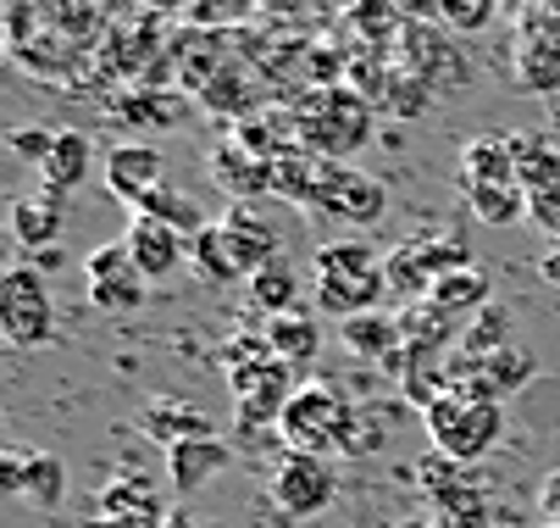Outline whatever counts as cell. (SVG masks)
<instances>
[{
	"mask_svg": "<svg viewBox=\"0 0 560 528\" xmlns=\"http://www.w3.org/2000/svg\"><path fill=\"white\" fill-rule=\"evenodd\" d=\"M272 79L245 56V50H233L211 79L195 90V101L206 106V112H217V117H228L233 128L238 123H250V117H261V106H267V95H278V90H267Z\"/></svg>",
	"mask_w": 560,
	"mask_h": 528,
	"instance_id": "cell-7",
	"label": "cell"
},
{
	"mask_svg": "<svg viewBox=\"0 0 560 528\" xmlns=\"http://www.w3.org/2000/svg\"><path fill=\"white\" fill-rule=\"evenodd\" d=\"M222 234H228L233 262L245 267V278H256L267 262L283 256V251H278V229L267 222V211H256V200H250V206H228V211H222Z\"/></svg>",
	"mask_w": 560,
	"mask_h": 528,
	"instance_id": "cell-12",
	"label": "cell"
},
{
	"mask_svg": "<svg viewBox=\"0 0 560 528\" xmlns=\"http://www.w3.org/2000/svg\"><path fill=\"white\" fill-rule=\"evenodd\" d=\"M399 329H406V345L411 351H428V356H444L450 345V312H439L433 300H422V307L399 312Z\"/></svg>",
	"mask_w": 560,
	"mask_h": 528,
	"instance_id": "cell-33",
	"label": "cell"
},
{
	"mask_svg": "<svg viewBox=\"0 0 560 528\" xmlns=\"http://www.w3.org/2000/svg\"><path fill=\"white\" fill-rule=\"evenodd\" d=\"M222 468H228V445H222V439H178V445L167 450V479H173L178 495L206 490Z\"/></svg>",
	"mask_w": 560,
	"mask_h": 528,
	"instance_id": "cell-17",
	"label": "cell"
},
{
	"mask_svg": "<svg viewBox=\"0 0 560 528\" xmlns=\"http://www.w3.org/2000/svg\"><path fill=\"white\" fill-rule=\"evenodd\" d=\"M466 206L489 229H516L527 217V190L522 184H466Z\"/></svg>",
	"mask_w": 560,
	"mask_h": 528,
	"instance_id": "cell-26",
	"label": "cell"
},
{
	"mask_svg": "<svg viewBox=\"0 0 560 528\" xmlns=\"http://www.w3.org/2000/svg\"><path fill=\"white\" fill-rule=\"evenodd\" d=\"M7 150L28 168H45V157L56 150V128H18V134H7Z\"/></svg>",
	"mask_w": 560,
	"mask_h": 528,
	"instance_id": "cell-41",
	"label": "cell"
},
{
	"mask_svg": "<svg viewBox=\"0 0 560 528\" xmlns=\"http://www.w3.org/2000/svg\"><path fill=\"white\" fill-rule=\"evenodd\" d=\"M417 479L439 501L444 528H489V495L460 473V462H450V457H439V450H433V457L417 468Z\"/></svg>",
	"mask_w": 560,
	"mask_h": 528,
	"instance_id": "cell-10",
	"label": "cell"
},
{
	"mask_svg": "<svg viewBox=\"0 0 560 528\" xmlns=\"http://www.w3.org/2000/svg\"><path fill=\"white\" fill-rule=\"evenodd\" d=\"M217 361H222V372H228V384H233V379H245V372H256V367L278 361V351L267 345V334H233V340H222Z\"/></svg>",
	"mask_w": 560,
	"mask_h": 528,
	"instance_id": "cell-35",
	"label": "cell"
},
{
	"mask_svg": "<svg viewBox=\"0 0 560 528\" xmlns=\"http://www.w3.org/2000/svg\"><path fill=\"white\" fill-rule=\"evenodd\" d=\"M267 345L278 351V361H289V367H305L316 351H323V329H316V318L311 312H283V318H267Z\"/></svg>",
	"mask_w": 560,
	"mask_h": 528,
	"instance_id": "cell-20",
	"label": "cell"
},
{
	"mask_svg": "<svg viewBox=\"0 0 560 528\" xmlns=\"http://www.w3.org/2000/svg\"><path fill=\"white\" fill-rule=\"evenodd\" d=\"M538 512H544V528H560V473H549V479H544Z\"/></svg>",
	"mask_w": 560,
	"mask_h": 528,
	"instance_id": "cell-45",
	"label": "cell"
},
{
	"mask_svg": "<svg viewBox=\"0 0 560 528\" xmlns=\"http://www.w3.org/2000/svg\"><path fill=\"white\" fill-rule=\"evenodd\" d=\"M411 256L428 267V278H433V284H439V278H450V273H460V267H471L466 240H444V234H422V240H411Z\"/></svg>",
	"mask_w": 560,
	"mask_h": 528,
	"instance_id": "cell-36",
	"label": "cell"
},
{
	"mask_svg": "<svg viewBox=\"0 0 560 528\" xmlns=\"http://www.w3.org/2000/svg\"><path fill=\"white\" fill-rule=\"evenodd\" d=\"M50 329H56V300L45 289V273L7 267V278H0V334L23 351H34L50 340Z\"/></svg>",
	"mask_w": 560,
	"mask_h": 528,
	"instance_id": "cell-6",
	"label": "cell"
},
{
	"mask_svg": "<svg viewBox=\"0 0 560 528\" xmlns=\"http://www.w3.org/2000/svg\"><path fill=\"white\" fill-rule=\"evenodd\" d=\"M533 372H538V361H533L522 345H511V351H494V356H477V372H471L466 384H483L494 401H505L511 390H522V384L533 379ZM455 390H460V384H455Z\"/></svg>",
	"mask_w": 560,
	"mask_h": 528,
	"instance_id": "cell-22",
	"label": "cell"
},
{
	"mask_svg": "<svg viewBox=\"0 0 560 528\" xmlns=\"http://www.w3.org/2000/svg\"><path fill=\"white\" fill-rule=\"evenodd\" d=\"M23 468H28V450H7L0 457V490L7 495H23Z\"/></svg>",
	"mask_w": 560,
	"mask_h": 528,
	"instance_id": "cell-44",
	"label": "cell"
},
{
	"mask_svg": "<svg viewBox=\"0 0 560 528\" xmlns=\"http://www.w3.org/2000/svg\"><path fill=\"white\" fill-rule=\"evenodd\" d=\"M95 517H155V523H167L162 501H155V490L144 479H112L101 490V512Z\"/></svg>",
	"mask_w": 560,
	"mask_h": 528,
	"instance_id": "cell-30",
	"label": "cell"
},
{
	"mask_svg": "<svg viewBox=\"0 0 560 528\" xmlns=\"http://www.w3.org/2000/svg\"><path fill=\"white\" fill-rule=\"evenodd\" d=\"M112 112L122 117V123H133V128H167L178 112H184V95H173V90H128V95H117L112 101Z\"/></svg>",
	"mask_w": 560,
	"mask_h": 528,
	"instance_id": "cell-28",
	"label": "cell"
},
{
	"mask_svg": "<svg viewBox=\"0 0 560 528\" xmlns=\"http://www.w3.org/2000/svg\"><path fill=\"white\" fill-rule=\"evenodd\" d=\"M527 217L538 222V229H549V234H560V173H555L549 184H538V190H527Z\"/></svg>",
	"mask_w": 560,
	"mask_h": 528,
	"instance_id": "cell-43",
	"label": "cell"
},
{
	"mask_svg": "<svg viewBox=\"0 0 560 528\" xmlns=\"http://www.w3.org/2000/svg\"><path fill=\"white\" fill-rule=\"evenodd\" d=\"M399 67L417 72L433 95H460L477 79L471 56L455 39H444V23H406V34H399Z\"/></svg>",
	"mask_w": 560,
	"mask_h": 528,
	"instance_id": "cell-5",
	"label": "cell"
},
{
	"mask_svg": "<svg viewBox=\"0 0 560 528\" xmlns=\"http://www.w3.org/2000/svg\"><path fill=\"white\" fill-rule=\"evenodd\" d=\"M211 184L233 200V206H250L256 195H272V162H256L245 145H233V139H222L217 150H211Z\"/></svg>",
	"mask_w": 560,
	"mask_h": 528,
	"instance_id": "cell-13",
	"label": "cell"
},
{
	"mask_svg": "<svg viewBox=\"0 0 560 528\" xmlns=\"http://www.w3.org/2000/svg\"><path fill=\"white\" fill-rule=\"evenodd\" d=\"M316 211L345 217V222H377L388 211V190L372 173H355L345 162H323V184H316Z\"/></svg>",
	"mask_w": 560,
	"mask_h": 528,
	"instance_id": "cell-9",
	"label": "cell"
},
{
	"mask_svg": "<svg viewBox=\"0 0 560 528\" xmlns=\"http://www.w3.org/2000/svg\"><path fill=\"white\" fill-rule=\"evenodd\" d=\"M339 495V473L328 457H305V450H289L272 473V501L283 517H323Z\"/></svg>",
	"mask_w": 560,
	"mask_h": 528,
	"instance_id": "cell-8",
	"label": "cell"
},
{
	"mask_svg": "<svg viewBox=\"0 0 560 528\" xmlns=\"http://www.w3.org/2000/svg\"><path fill=\"white\" fill-rule=\"evenodd\" d=\"M511 345H516V323H511L505 307H483L460 340V351H471V356H494V351H511Z\"/></svg>",
	"mask_w": 560,
	"mask_h": 528,
	"instance_id": "cell-34",
	"label": "cell"
},
{
	"mask_svg": "<svg viewBox=\"0 0 560 528\" xmlns=\"http://www.w3.org/2000/svg\"><path fill=\"white\" fill-rule=\"evenodd\" d=\"M61 495H67V468H61V457H28V468H23V501H34V506H61Z\"/></svg>",
	"mask_w": 560,
	"mask_h": 528,
	"instance_id": "cell-37",
	"label": "cell"
},
{
	"mask_svg": "<svg viewBox=\"0 0 560 528\" xmlns=\"http://www.w3.org/2000/svg\"><path fill=\"white\" fill-rule=\"evenodd\" d=\"M433 101H439V95L417 79V72L394 67V79H388V90H383L377 112H388V117H399V123H417V117H428V106H433Z\"/></svg>",
	"mask_w": 560,
	"mask_h": 528,
	"instance_id": "cell-32",
	"label": "cell"
},
{
	"mask_svg": "<svg viewBox=\"0 0 560 528\" xmlns=\"http://www.w3.org/2000/svg\"><path fill=\"white\" fill-rule=\"evenodd\" d=\"M339 334H345V345L355 351V356H366V361H388L399 345H406V329H399V318H388V312H361V318H350V323H339Z\"/></svg>",
	"mask_w": 560,
	"mask_h": 528,
	"instance_id": "cell-21",
	"label": "cell"
},
{
	"mask_svg": "<svg viewBox=\"0 0 560 528\" xmlns=\"http://www.w3.org/2000/svg\"><path fill=\"white\" fill-rule=\"evenodd\" d=\"M516 67H522V84H527V90L560 95V45H522Z\"/></svg>",
	"mask_w": 560,
	"mask_h": 528,
	"instance_id": "cell-38",
	"label": "cell"
},
{
	"mask_svg": "<svg viewBox=\"0 0 560 528\" xmlns=\"http://www.w3.org/2000/svg\"><path fill=\"white\" fill-rule=\"evenodd\" d=\"M84 273H90V284H112V278H128V273H133V256H128V245L117 240V245H101V251H90Z\"/></svg>",
	"mask_w": 560,
	"mask_h": 528,
	"instance_id": "cell-42",
	"label": "cell"
},
{
	"mask_svg": "<svg viewBox=\"0 0 560 528\" xmlns=\"http://www.w3.org/2000/svg\"><path fill=\"white\" fill-rule=\"evenodd\" d=\"M189 267H195V278L200 284H211V289H228V284H250L245 278V267L233 262V251H228V234H222V222H211V229L189 245Z\"/></svg>",
	"mask_w": 560,
	"mask_h": 528,
	"instance_id": "cell-23",
	"label": "cell"
},
{
	"mask_svg": "<svg viewBox=\"0 0 560 528\" xmlns=\"http://www.w3.org/2000/svg\"><path fill=\"white\" fill-rule=\"evenodd\" d=\"M538 273H544V284H555V289H560V245H555V251L538 262Z\"/></svg>",
	"mask_w": 560,
	"mask_h": 528,
	"instance_id": "cell-47",
	"label": "cell"
},
{
	"mask_svg": "<svg viewBox=\"0 0 560 528\" xmlns=\"http://www.w3.org/2000/svg\"><path fill=\"white\" fill-rule=\"evenodd\" d=\"M162 173H167V162L155 145H112L106 150V190L128 206H139L150 190H162Z\"/></svg>",
	"mask_w": 560,
	"mask_h": 528,
	"instance_id": "cell-14",
	"label": "cell"
},
{
	"mask_svg": "<svg viewBox=\"0 0 560 528\" xmlns=\"http://www.w3.org/2000/svg\"><path fill=\"white\" fill-rule=\"evenodd\" d=\"M90 162H95V145H90V134H84V128H56V150H50L45 168H39L45 195H50V200L72 195L78 184L90 179Z\"/></svg>",
	"mask_w": 560,
	"mask_h": 528,
	"instance_id": "cell-15",
	"label": "cell"
},
{
	"mask_svg": "<svg viewBox=\"0 0 560 528\" xmlns=\"http://www.w3.org/2000/svg\"><path fill=\"white\" fill-rule=\"evenodd\" d=\"M316 184H323V157H311V150H289V157L272 162V195L294 206H316Z\"/></svg>",
	"mask_w": 560,
	"mask_h": 528,
	"instance_id": "cell-27",
	"label": "cell"
},
{
	"mask_svg": "<svg viewBox=\"0 0 560 528\" xmlns=\"http://www.w3.org/2000/svg\"><path fill=\"white\" fill-rule=\"evenodd\" d=\"M245 289H250V307H256V312L283 318V312H294V300H300V273H294L289 256H278V262H267Z\"/></svg>",
	"mask_w": 560,
	"mask_h": 528,
	"instance_id": "cell-25",
	"label": "cell"
},
{
	"mask_svg": "<svg viewBox=\"0 0 560 528\" xmlns=\"http://www.w3.org/2000/svg\"><path fill=\"white\" fill-rule=\"evenodd\" d=\"M128 256H133V273L144 284H162L178 273V262H189V240L178 229H167V222H155V217H128V234H122Z\"/></svg>",
	"mask_w": 560,
	"mask_h": 528,
	"instance_id": "cell-11",
	"label": "cell"
},
{
	"mask_svg": "<svg viewBox=\"0 0 560 528\" xmlns=\"http://www.w3.org/2000/svg\"><path fill=\"white\" fill-rule=\"evenodd\" d=\"M383 273H388V295H399V307H422V300H433V278H428V267L411 256V245H399V251H388L383 256Z\"/></svg>",
	"mask_w": 560,
	"mask_h": 528,
	"instance_id": "cell-29",
	"label": "cell"
},
{
	"mask_svg": "<svg viewBox=\"0 0 560 528\" xmlns=\"http://www.w3.org/2000/svg\"><path fill=\"white\" fill-rule=\"evenodd\" d=\"M422 423H428V439H433L439 457H450V462H477V457H489V450L500 445V434H505V406H500V401H477V395H466V390H444V395L422 412Z\"/></svg>",
	"mask_w": 560,
	"mask_h": 528,
	"instance_id": "cell-4",
	"label": "cell"
},
{
	"mask_svg": "<svg viewBox=\"0 0 560 528\" xmlns=\"http://www.w3.org/2000/svg\"><path fill=\"white\" fill-rule=\"evenodd\" d=\"M283 439L294 445V450H305V457H334V450H345L350 457V439H355V428H361V406L355 401H345L334 384H300L294 390V401H289V412H283Z\"/></svg>",
	"mask_w": 560,
	"mask_h": 528,
	"instance_id": "cell-3",
	"label": "cell"
},
{
	"mask_svg": "<svg viewBox=\"0 0 560 528\" xmlns=\"http://www.w3.org/2000/svg\"><path fill=\"white\" fill-rule=\"evenodd\" d=\"M433 307L439 312H483V307H494V300H489V278L477 267H460V273L439 278L433 284Z\"/></svg>",
	"mask_w": 560,
	"mask_h": 528,
	"instance_id": "cell-31",
	"label": "cell"
},
{
	"mask_svg": "<svg viewBox=\"0 0 560 528\" xmlns=\"http://www.w3.org/2000/svg\"><path fill=\"white\" fill-rule=\"evenodd\" d=\"M90 300H95V312H139L144 307V278L128 273V278H112V284H90Z\"/></svg>",
	"mask_w": 560,
	"mask_h": 528,
	"instance_id": "cell-39",
	"label": "cell"
},
{
	"mask_svg": "<svg viewBox=\"0 0 560 528\" xmlns=\"http://www.w3.org/2000/svg\"><path fill=\"white\" fill-rule=\"evenodd\" d=\"M61 200H50V195H39V200H12V240L28 251V256H39V251H56L61 245Z\"/></svg>",
	"mask_w": 560,
	"mask_h": 528,
	"instance_id": "cell-19",
	"label": "cell"
},
{
	"mask_svg": "<svg viewBox=\"0 0 560 528\" xmlns=\"http://www.w3.org/2000/svg\"><path fill=\"white\" fill-rule=\"evenodd\" d=\"M278 106L294 112L305 150H311V157H323V162H345V157H355L361 145H372L377 106L361 101L350 84H339V90H283Z\"/></svg>",
	"mask_w": 560,
	"mask_h": 528,
	"instance_id": "cell-1",
	"label": "cell"
},
{
	"mask_svg": "<svg viewBox=\"0 0 560 528\" xmlns=\"http://www.w3.org/2000/svg\"><path fill=\"white\" fill-rule=\"evenodd\" d=\"M460 184H522L516 134H483L460 150Z\"/></svg>",
	"mask_w": 560,
	"mask_h": 528,
	"instance_id": "cell-16",
	"label": "cell"
},
{
	"mask_svg": "<svg viewBox=\"0 0 560 528\" xmlns=\"http://www.w3.org/2000/svg\"><path fill=\"white\" fill-rule=\"evenodd\" d=\"M394 528H428V523H394Z\"/></svg>",
	"mask_w": 560,
	"mask_h": 528,
	"instance_id": "cell-49",
	"label": "cell"
},
{
	"mask_svg": "<svg viewBox=\"0 0 560 528\" xmlns=\"http://www.w3.org/2000/svg\"><path fill=\"white\" fill-rule=\"evenodd\" d=\"M439 23L450 34H477L494 23V0H439Z\"/></svg>",
	"mask_w": 560,
	"mask_h": 528,
	"instance_id": "cell-40",
	"label": "cell"
},
{
	"mask_svg": "<svg viewBox=\"0 0 560 528\" xmlns=\"http://www.w3.org/2000/svg\"><path fill=\"white\" fill-rule=\"evenodd\" d=\"M133 211H139V217H155V222H167V229H178L189 245H195V240L211 229V217H206V211H200L189 195H178V190H167V184H162V190H150V195H144Z\"/></svg>",
	"mask_w": 560,
	"mask_h": 528,
	"instance_id": "cell-24",
	"label": "cell"
},
{
	"mask_svg": "<svg viewBox=\"0 0 560 528\" xmlns=\"http://www.w3.org/2000/svg\"><path fill=\"white\" fill-rule=\"evenodd\" d=\"M388 295V273L383 256L366 251L361 240H334L316 251V307L334 312L339 323L377 312V300Z\"/></svg>",
	"mask_w": 560,
	"mask_h": 528,
	"instance_id": "cell-2",
	"label": "cell"
},
{
	"mask_svg": "<svg viewBox=\"0 0 560 528\" xmlns=\"http://www.w3.org/2000/svg\"><path fill=\"white\" fill-rule=\"evenodd\" d=\"M144 434L155 439V445H178V439H217L211 434V417L200 412V406H189V401H173V395H155L150 406H144Z\"/></svg>",
	"mask_w": 560,
	"mask_h": 528,
	"instance_id": "cell-18",
	"label": "cell"
},
{
	"mask_svg": "<svg viewBox=\"0 0 560 528\" xmlns=\"http://www.w3.org/2000/svg\"><path fill=\"white\" fill-rule=\"evenodd\" d=\"M90 528H162L155 517H95Z\"/></svg>",
	"mask_w": 560,
	"mask_h": 528,
	"instance_id": "cell-46",
	"label": "cell"
},
{
	"mask_svg": "<svg viewBox=\"0 0 560 528\" xmlns=\"http://www.w3.org/2000/svg\"><path fill=\"white\" fill-rule=\"evenodd\" d=\"M162 528H200V523H195L189 512H167V523H162Z\"/></svg>",
	"mask_w": 560,
	"mask_h": 528,
	"instance_id": "cell-48",
	"label": "cell"
}]
</instances>
